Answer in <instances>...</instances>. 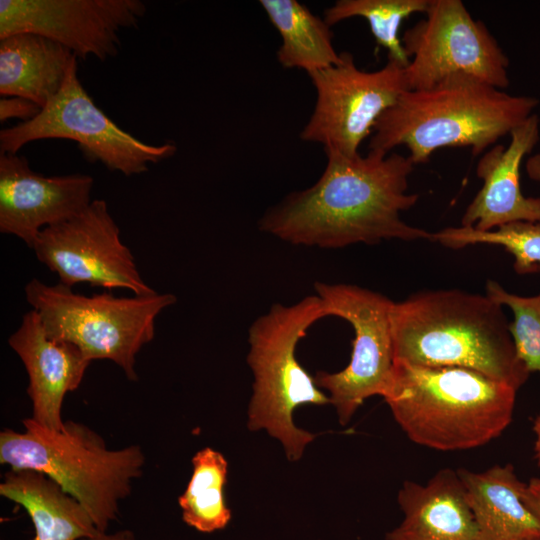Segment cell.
Listing matches in <instances>:
<instances>
[{
  "label": "cell",
  "mask_w": 540,
  "mask_h": 540,
  "mask_svg": "<svg viewBox=\"0 0 540 540\" xmlns=\"http://www.w3.org/2000/svg\"><path fill=\"white\" fill-rule=\"evenodd\" d=\"M83 540H136V537L133 531L129 529H123L112 533L99 532L93 537Z\"/></svg>",
  "instance_id": "83f0119b"
},
{
  "label": "cell",
  "mask_w": 540,
  "mask_h": 540,
  "mask_svg": "<svg viewBox=\"0 0 540 540\" xmlns=\"http://www.w3.org/2000/svg\"><path fill=\"white\" fill-rule=\"evenodd\" d=\"M260 5L281 36L277 60L283 68L307 74L341 62L327 22L296 0H261Z\"/></svg>",
  "instance_id": "44dd1931"
},
{
  "label": "cell",
  "mask_w": 540,
  "mask_h": 540,
  "mask_svg": "<svg viewBox=\"0 0 540 540\" xmlns=\"http://www.w3.org/2000/svg\"><path fill=\"white\" fill-rule=\"evenodd\" d=\"M327 316L321 298L311 295L291 306L274 304L249 329L247 363L253 373V392L247 426L277 439L291 462L300 460L317 437L296 426L295 410L306 404H330L329 396L296 358L299 340Z\"/></svg>",
  "instance_id": "8992f818"
},
{
  "label": "cell",
  "mask_w": 540,
  "mask_h": 540,
  "mask_svg": "<svg viewBox=\"0 0 540 540\" xmlns=\"http://www.w3.org/2000/svg\"><path fill=\"white\" fill-rule=\"evenodd\" d=\"M327 311L348 321L355 333L349 364L341 371H318L314 380L328 392L341 425H346L364 401L384 396L393 373L391 314L394 301L350 284L314 285Z\"/></svg>",
  "instance_id": "30bf717a"
},
{
  "label": "cell",
  "mask_w": 540,
  "mask_h": 540,
  "mask_svg": "<svg viewBox=\"0 0 540 540\" xmlns=\"http://www.w3.org/2000/svg\"><path fill=\"white\" fill-rule=\"evenodd\" d=\"M517 391L472 369L394 362L383 398L412 442L457 451L501 435L512 421Z\"/></svg>",
  "instance_id": "277c9868"
},
{
  "label": "cell",
  "mask_w": 540,
  "mask_h": 540,
  "mask_svg": "<svg viewBox=\"0 0 540 540\" xmlns=\"http://www.w3.org/2000/svg\"><path fill=\"white\" fill-rule=\"evenodd\" d=\"M507 147L497 144L478 161L482 188L466 208L461 226L480 231L518 222H540V197H526L520 186V166L539 141V117L529 116L511 132Z\"/></svg>",
  "instance_id": "9a60e30c"
},
{
  "label": "cell",
  "mask_w": 540,
  "mask_h": 540,
  "mask_svg": "<svg viewBox=\"0 0 540 540\" xmlns=\"http://www.w3.org/2000/svg\"><path fill=\"white\" fill-rule=\"evenodd\" d=\"M22 423V432H0V463L47 475L87 510L100 532H108L133 481L143 474L146 458L141 446L110 449L100 434L72 420L60 430L43 427L31 417Z\"/></svg>",
  "instance_id": "5b68a950"
},
{
  "label": "cell",
  "mask_w": 540,
  "mask_h": 540,
  "mask_svg": "<svg viewBox=\"0 0 540 540\" xmlns=\"http://www.w3.org/2000/svg\"><path fill=\"white\" fill-rule=\"evenodd\" d=\"M397 501L402 522L386 540H476L477 529L457 470L441 469L425 485L406 480Z\"/></svg>",
  "instance_id": "e0dca14e"
},
{
  "label": "cell",
  "mask_w": 540,
  "mask_h": 540,
  "mask_svg": "<svg viewBox=\"0 0 540 540\" xmlns=\"http://www.w3.org/2000/svg\"><path fill=\"white\" fill-rule=\"evenodd\" d=\"M527 500L540 519V477L532 478L527 484Z\"/></svg>",
  "instance_id": "4316f807"
},
{
  "label": "cell",
  "mask_w": 540,
  "mask_h": 540,
  "mask_svg": "<svg viewBox=\"0 0 540 540\" xmlns=\"http://www.w3.org/2000/svg\"><path fill=\"white\" fill-rule=\"evenodd\" d=\"M430 0H339L324 12L330 26L352 17L366 19L376 43L387 49L388 59L406 67L407 56L399 29L402 21L414 13H424Z\"/></svg>",
  "instance_id": "603a6c76"
},
{
  "label": "cell",
  "mask_w": 540,
  "mask_h": 540,
  "mask_svg": "<svg viewBox=\"0 0 540 540\" xmlns=\"http://www.w3.org/2000/svg\"><path fill=\"white\" fill-rule=\"evenodd\" d=\"M533 540H540V538H536V539H533Z\"/></svg>",
  "instance_id": "4dcf8cb0"
},
{
  "label": "cell",
  "mask_w": 540,
  "mask_h": 540,
  "mask_svg": "<svg viewBox=\"0 0 540 540\" xmlns=\"http://www.w3.org/2000/svg\"><path fill=\"white\" fill-rule=\"evenodd\" d=\"M77 57L62 44L34 33L0 39V94L41 108L61 89Z\"/></svg>",
  "instance_id": "d6986e66"
},
{
  "label": "cell",
  "mask_w": 540,
  "mask_h": 540,
  "mask_svg": "<svg viewBox=\"0 0 540 540\" xmlns=\"http://www.w3.org/2000/svg\"><path fill=\"white\" fill-rule=\"evenodd\" d=\"M402 44L409 90L467 76L495 88L508 87L509 59L485 24L460 0H430L425 18L407 29Z\"/></svg>",
  "instance_id": "9c48e42d"
},
{
  "label": "cell",
  "mask_w": 540,
  "mask_h": 540,
  "mask_svg": "<svg viewBox=\"0 0 540 540\" xmlns=\"http://www.w3.org/2000/svg\"><path fill=\"white\" fill-rule=\"evenodd\" d=\"M327 164L311 187L288 195L260 220V229L294 245L341 248L384 239L431 240L401 212L419 195L407 193L414 163L396 152L346 156L326 150Z\"/></svg>",
  "instance_id": "6da1fadb"
},
{
  "label": "cell",
  "mask_w": 540,
  "mask_h": 540,
  "mask_svg": "<svg viewBox=\"0 0 540 540\" xmlns=\"http://www.w3.org/2000/svg\"><path fill=\"white\" fill-rule=\"evenodd\" d=\"M533 432L535 435L534 456L537 461V465L540 467V414L534 420Z\"/></svg>",
  "instance_id": "f546056e"
},
{
  "label": "cell",
  "mask_w": 540,
  "mask_h": 540,
  "mask_svg": "<svg viewBox=\"0 0 540 540\" xmlns=\"http://www.w3.org/2000/svg\"><path fill=\"white\" fill-rule=\"evenodd\" d=\"M537 105L534 97L453 76L427 89L403 92L377 121L369 150L390 153L405 145L414 165L446 147H469L475 156L510 134Z\"/></svg>",
  "instance_id": "3957f363"
},
{
  "label": "cell",
  "mask_w": 540,
  "mask_h": 540,
  "mask_svg": "<svg viewBox=\"0 0 540 540\" xmlns=\"http://www.w3.org/2000/svg\"><path fill=\"white\" fill-rule=\"evenodd\" d=\"M25 296L47 336L76 346L88 361L110 360L130 381H137L136 355L155 336L158 315L176 303L172 293L115 297L85 296L60 282L34 278Z\"/></svg>",
  "instance_id": "52a82bcc"
},
{
  "label": "cell",
  "mask_w": 540,
  "mask_h": 540,
  "mask_svg": "<svg viewBox=\"0 0 540 540\" xmlns=\"http://www.w3.org/2000/svg\"><path fill=\"white\" fill-rule=\"evenodd\" d=\"M146 12L140 0H1L0 39L34 33L54 40L77 58L114 57L119 33Z\"/></svg>",
  "instance_id": "4fadbf2b"
},
{
  "label": "cell",
  "mask_w": 540,
  "mask_h": 540,
  "mask_svg": "<svg viewBox=\"0 0 540 540\" xmlns=\"http://www.w3.org/2000/svg\"><path fill=\"white\" fill-rule=\"evenodd\" d=\"M77 68L76 58L59 92L35 118L1 130L0 154H17L24 145L36 140L67 139L76 142L90 162H100L110 171L132 176L147 172L149 164L176 153L174 142L152 145L121 129L88 95Z\"/></svg>",
  "instance_id": "ba28073f"
},
{
  "label": "cell",
  "mask_w": 540,
  "mask_h": 540,
  "mask_svg": "<svg viewBox=\"0 0 540 540\" xmlns=\"http://www.w3.org/2000/svg\"><path fill=\"white\" fill-rule=\"evenodd\" d=\"M93 183L86 174L44 176L33 171L23 155L0 154V232L32 249L44 228L89 206Z\"/></svg>",
  "instance_id": "5bb4252c"
},
{
  "label": "cell",
  "mask_w": 540,
  "mask_h": 540,
  "mask_svg": "<svg viewBox=\"0 0 540 540\" xmlns=\"http://www.w3.org/2000/svg\"><path fill=\"white\" fill-rule=\"evenodd\" d=\"M191 462V478L178 497L182 520L201 533L223 530L232 518L224 496L228 462L211 447L197 451Z\"/></svg>",
  "instance_id": "7402d4cb"
},
{
  "label": "cell",
  "mask_w": 540,
  "mask_h": 540,
  "mask_svg": "<svg viewBox=\"0 0 540 540\" xmlns=\"http://www.w3.org/2000/svg\"><path fill=\"white\" fill-rule=\"evenodd\" d=\"M32 249L39 262L55 272L60 283L107 289L121 288L134 295L156 291L141 277L135 258L120 239V229L108 204L95 199L73 218L44 228Z\"/></svg>",
  "instance_id": "7c38bea8"
},
{
  "label": "cell",
  "mask_w": 540,
  "mask_h": 540,
  "mask_svg": "<svg viewBox=\"0 0 540 540\" xmlns=\"http://www.w3.org/2000/svg\"><path fill=\"white\" fill-rule=\"evenodd\" d=\"M36 103L21 97H4L0 100V120L5 122L12 118L22 119L21 122L35 118L41 111Z\"/></svg>",
  "instance_id": "484cf974"
},
{
  "label": "cell",
  "mask_w": 540,
  "mask_h": 540,
  "mask_svg": "<svg viewBox=\"0 0 540 540\" xmlns=\"http://www.w3.org/2000/svg\"><path fill=\"white\" fill-rule=\"evenodd\" d=\"M502 307L486 294L458 289L425 290L395 302L393 362L472 369L519 390L530 372L517 357Z\"/></svg>",
  "instance_id": "7a4b0ae2"
},
{
  "label": "cell",
  "mask_w": 540,
  "mask_h": 540,
  "mask_svg": "<svg viewBox=\"0 0 540 540\" xmlns=\"http://www.w3.org/2000/svg\"><path fill=\"white\" fill-rule=\"evenodd\" d=\"M0 495L22 506L33 523V540H83L100 531L87 510L47 475L29 469L4 474Z\"/></svg>",
  "instance_id": "ffe728a7"
},
{
  "label": "cell",
  "mask_w": 540,
  "mask_h": 540,
  "mask_svg": "<svg viewBox=\"0 0 540 540\" xmlns=\"http://www.w3.org/2000/svg\"><path fill=\"white\" fill-rule=\"evenodd\" d=\"M525 169L532 180L540 182V153L528 158Z\"/></svg>",
  "instance_id": "f1b7e54d"
},
{
  "label": "cell",
  "mask_w": 540,
  "mask_h": 540,
  "mask_svg": "<svg viewBox=\"0 0 540 540\" xmlns=\"http://www.w3.org/2000/svg\"><path fill=\"white\" fill-rule=\"evenodd\" d=\"M339 64L308 74L316 91L314 110L300 133L306 142L346 156L360 154L379 118L408 91L405 67L388 59L379 70H360L351 53Z\"/></svg>",
  "instance_id": "8fae6325"
},
{
  "label": "cell",
  "mask_w": 540,
  "mask_h": 540,
  "mask_svg": "<svg viewBox=\"0 0 540 540\" xmlns=\"http://www.w3.org/2000/svg\"><path fill=\"white\" fill-rule=\"evenodd\" d=\"M8 344L28 375L31 418L43 427L60 430L65 422L64 398L79 388L91 362L73 344L49 338L34 310L24 314Z\"/></svg>",
  "instance_id": "2e32d148"
},
{
  "label": "cell",
  "mask_w": 540,
  "mask_h": 540,
  "mask_svg": "<svg viewBox=\"0 0 540 540\" xmlns=\"http://www.w3.org/2000/svg\"><path fill=\"white\" fill-rule=\"evenodd\" d=\"M486 295L512 310L514 320L509 323V332L517 357L530 373H540V293L533 297L518 296L490 280Z\"/></svg>",
  "instance_id": "d4e9b609"
},
{
  "label": "cell",
  "mask_w": 540,
  "mask_h": 540,
  "mask_svg": "<svg viewBox=\"0 0 540 540\" xmlns=\"http://www.w3.org/2000/svg\"><path fill=\"white\" fill-rule=\"evenodd\" d=\"M476 529V540H533L540 538V519L527 500V484L512 465L482 472L457 470Z\"/></svg>",
  "instance_id": "ac0fdd59"
},
{
  "label": "cell",
  "mask_w": 540,
  "mask_h": 540,
  "mask_svg": "<svg viewBox=\"0 0 540 540\" xmlns=\"http://www.w3.org/2000/svg\"><path fill=\"white\" fill-rule=\"evenodd\" d=\"M431 240L453 249L475 244L499 245L514 256L517 273L540 271V222H512L490 231L463 226L447 227L432 233Z\"/></svg>",
  "instance_id": "cb8c5ba5"
}]
</instances>
